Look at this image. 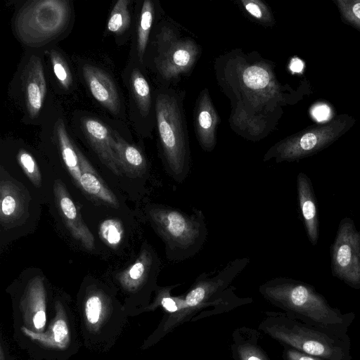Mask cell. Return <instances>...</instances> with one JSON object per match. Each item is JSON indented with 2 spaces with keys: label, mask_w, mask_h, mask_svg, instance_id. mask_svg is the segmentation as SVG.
Wrapping results in <instances>:
<instances>
[{
  "label": "cell",
  "mask_w": 360,
  "mask_h": 360,
  "mask_svg": "<svg viewBox=\"0 0 360 360\" xmlns=\"http://www.w3.org/2000/svg\"><path fill=\"white\" fill-rule=\"evenodd\" d=\"M214 69L218 86L230 101L231 129L253 142L268 136L288 98L274 63L255 51L236 49L218 56Z\"/></svg>",
  "instance_id": "cell-1"
},
{
  "label": "cell",
  "mask_w": 360,
  "mask_h": 360,
  "mask_svg": "<svg viewBox=\"0 0 360 360\" xmlns=\"http://www.w3.org/2000/svg\"><path fill=\"white\" fill-rule=\"evenodd\" d=\"M249 262L248 257L237 258L214 276L201 274L187 292L179 296L178 310L174 313L164 314L157 328L143 341L141 349H147L156 345L186 322L201 319L209 308L211 310L208 317L251 303V298L238 297L234 292L235 288L231 286Z\"/></svg>",
  "instance_id": "cell-2"
},
{
  "label": "cell",
  "mask_w": 360,
  "mask_h": 360,
  "mask_svg": "<svg viewBox=\"0 0 360 360\" xmlns=\"http://www.w3.org/2000/svg\"><path fill=\"white\" fill-rule=\"evenodd\" d=\"M76 310L82 344L89 350L101 353L115 345L129 316L113 292L96 283L82 288Z\"/></svg>",
  "instance_id": "cell-3"
},
{
  "label": "cell",
  "mask_w": 360,
  "mask_h": 360,
  "mask_svg": "<svg viewBox=\"0 0 360 360\" xmlns=\"http://www.w3.org/2000/svg\"><path fill=\"white\" fill-rule=\"evenodd\" d=\"M184 90L165 88L155 96V120L162 160L167 173L176 182L185 181L191 156L184 113Z\"/></svg>",
  "instance_id": "cell-4"
},
{
  "label": "cell",
  "mask_w": 360,
  "mask_h": 360,
  "mask_svg": "<svg viewBox=\"0 0 360 360\" xmlns=\"http://www.w3.org/2000/svg\"><path fill=\"white\" fill-rule=\"evenodd\" d=\"M259 292L272 305L307 323L330 330L341 328L345 323L340 311L331 307L312 285L303 281L276 277L260 285Z\"/></svg>",
  "instance_id": "cell-5"
},
{
  "label": "cell",
  "mask_w": 360,
  "mask_h": 360,
  "mask_svg": "<svg viewBox=\"0 0 360 360\" xmlns=\"http://www.w3.org/2000/svg\"><path fill=\"white\" fill-rule=\"evenodd\" d=\"M146 211L153 228L165 243L169 261L183 262L195 256L203 247L207 229L200 210L193 208L188 214L178 208L153 204Z\"/></svg>",
  "instance_id": "cell-6"
},
{
  "label": "cell",
  "mask_w": 360,
  "mask_h": 360,
  "mask_svg": "<svg viewBox=\"0 0 360 360\" xmlns=\"http://www.w3.org/2000/svg\"><path fill=\"white\" fill-rule=\"evenodd\" d=\"M258 329L288 348L325 360H348L342 342L286 312L265 311Z\"/></svg>",
  "instance_id": "cell-7"
},
{
  "label": "cell",
  "mask_w": 360,
  "mask_h": 360,
  "mask_svg": "<svg viewBox=\"0 0 360 360\" xmlns=\"http://www.w3.org/2000/svg\"><path fill=\"white\" fill-rule=\"evenodd\" d=\"M44 278L36 276L12 296L13 338L27 352L47 330L55 314V297H51Z\"/></svg>",
  "instance_id": "cell-8"
},
{
  "label": "cell",
  "mask_w": 360,
  "mask_h": 360,
  "mask_svg": "<svg viewBox=\"0 0 360 360\" xmlns=\"http://www.w3.org/2000/svg\"><path fill=\"white\" fill-rule=\"evenodd\" d=\"M70 16L68 1H29L19 9L15 18V32L24 44L41 46L58 37L67 29Z\"/></svg>",
  "instance_id": "cell-9"
},
{
  "label": "cell",
  "mask_w": 360,
  "mask_h": 360,
  "mask_svg": "<svg viewBox=\"0 0 360 360\" xmlns=\"http://www.w3.org/2000/svg\"><path fill=\"white\" fill-rule=\"evenodd\" d=\"M76 312L65 296L55 297V314L47 330L26 352L34 360H69L81 347Z\"/></svg>",
  "instance_id": "cell-10"
},
{
  "label": "cell",
  "mask_w": 360,
  "mask_h": 360,
  "mask_svg": "<svg viewBox=\"0 0 360 360\" xmlns=\"http://www.w3.org/2000/svg\"><path fill=\"white\" fill-rule=\"evenodd\" d=\"M354 123L347 115H340L327 123L302 130L273 145L264 155V162H292L311 156L330 146Z\"/></svg>",
  "instance_id": "cell-11"
},
{
  "label": "cell",
  "mask_w": 360,
  "mask_h": 360,
  "mask_svg": "<svg viewBox=\"0 0 360 360\" xmlns=\"http://www.w3.org/2000/svg\"><path fill=\"white\" fill-rule=\"evenodd\" d=\"M155 70L166 83H177L188 76L200 57V46L191 37L183 36L176 26L162 25L155 35Z\"/></svg>",
  "instance_id": "cell-12"
},
{
  "label": "cell",
  "mask_w": 360,
  "mask_h": 360,
  "mask_svg": "<svg viewBox=\"0 0 360 360\" xmlns=\"http://www.w3.org/2000/svg\"><path fill=\"white\" fill-rule=\"evenodd\" d=\"M160 264L155 251L146 244L136 261L117 275L120 287L127 295L124 306L129 316L147 312L152 292L158 286L156 278Z\"/></svg>",
  "instance_id": "cell-13"
},
{
  "label": "cell",
  "mask_w": 360,
  "mask_h": 360,
  "mask_svg": "<svg viewBox=\"0 0 360 360\" xmlns=\"http://www.w3.org/2000/svg\"><path fill=\"white\" fill-rule=\"evenodd\" d=\"M330 258L332 275L349 286L360 289V231L349 217L339 223L330 246Z\"/></svg>",
  "instance_id": "cell-14"
},
{
  "label": "cell",
  "mask_w": 360,
  "mask_h": 360,
  "mask_svg": "<svg viewBox=\"0 0 360 360\" xmlns=\"http://www.w3.org/2000/svg\"><path fill=\"white\" fill-rule=\"evenodd\" d=\"M30 197L27 191L13 181L1 176L0 181V222L13 228L26 219Z\"/></svg>",
  "instance_id": "cell-15"
},
{
  "label": "cell",
  "mask_w": 360,
  "mask_h": 360,
  "mask_svg": "<svg viewBox=\"0 0 360 360\" xmlns=\"http://www.w3.org/2000/svg\"><path fill=\"white\" fill-rule=\"evenodd\" d=\"M53 193L57 208L65 226L71 235L86 249L91 250L95 245L94 237L60 180H56L54 183Z\"/></svg>",
  "instance_id": "cell-16"
},
{
  "label": "cell",
  "mask_w": 360,
  "mask_h": 360,
  "mask_svg": "<svg viewBox=\"0 0 360 360\" xmlns=\"http://www.w3.org/2000/svg\"><path fill=\"white\" fill-rule=\"evenodd\" d=\"M219 120L209 91L205 88L200 91L193 110L195 136L200 146L205 151L211 152L216 146Z\"/></svg>",
  "instance_id": "cell-17"
},
{
  "label": "cell",
  "mask_w": 360,
  "mask_h": 360,
  "mask_svg": "<svg viewBox=\"0 0 360 360\" xmlns=\"http://www.w3.org/2000/svg\"><path fill=\"white\" fill-rule=\"evenodd\" d=\"M82 126L86 138L100 160L115 175L122 171L113 148V136L103 122L91 117L83 118Z\"/></svg>",
  "instance_id": "cell-18"
},
{
  "label": "cell",
  "mask_w": 360,
  "mask_h": 360,
  "mask_svg": "<svg viewBox=\"0 0 360 360\" xmlns=\"http://www.w3.org/2000/svg\"><path fill=\"white\" fill-rule=\"evenodd\" d=\"M22 85L27 111L31 118H34L41 109L46 94L43 65L38 56H32L25 65Z\"/></svg>",
  "instance_id": "cell-19"
},
{
  "label": "cell",
  "mask_w": 360,
  "mask_h": 360,
  "mask_svg": "<svg viewBox=\"0 0 360 360\" xmlns=\"http://www.w3.org/2000/svg\"><path fill=\"white\" fill-rule=\"evenodd\" d=\"M82 74L94 98L112 113H118L121 108L120 98L108 74L89 64L83 65Z\"/></svg>",
  "instance_id": "cell-20"
},
{
  "label": "cell",
  "mask_w": 360,
  "mask_h": 360,
  "mask_svg": "<svg viewBox=\"0 0 360 360\" xmlns=\"http://www.w3.org/2000/svg\"><path fill=\"white\" fill-rule=\"evenodd\" d=\"M297 191L300 210L308 239L316 245L319 236L316 199L310 178L300 172L297 176Z\"/></svg>",
  "instance_id": "cell-21"
},
{
  "label": "cell",
  "mask_w": 360,
  "mask_h": 360,
  "mask_svg": "<svg viewBox=\"0 0 360 360\" xmlns=\"http://www.w3.org/2000/svg\"><path fill=\"white\" fill-rule=\"evenodd\" d=\"M259 330L245 326L236 328L232 333L231 350L233 360H271L259 345Z\"/></svg>",
  "instance_id": "cell-22"
},
{
  "label": "cell",
  "mask_w": 360,
  "mask_h": 360,
  "mask_svg": "<svg viewBox=\"0 0 360 360\" xmlns=\"http://www.w3.org/2000/svg\"><path fill=\"white\" fill-rule=\"evenodd\" d=\"M113 148L122 172L131 177H141L147 170V161L143 153L128 143L116 131L112 130Z\"/></svg>",
  "instance_id": "cell-23"
},
{
  "label": "cell",
  "mask_w": 360,
  "mask_h": 360,
  "mask_svg": "<svg viewBox=\"0 0 360 360\" xmlns=\"http://www.w3.org/2000/svg\"><path fill=\"white\" fill-rule=\"evenodd\" d=\"M76 150L80 165L81 188L108 205L115 208L118 207L119 202L114 193L105 184L81 150L77 147H76Z\"/></svg>",
  "instance_id": "cell-24"
},
{
  "label": "cell",
  "mask_w": 360,
  "mask_h": 360,
  "mask_svg": "<svg viewBox=\"0 0 360 360\" xmlns=\"http://www.w3.org/2000/svg\"><path fill=\"white\" fill-rule=\"evenodd\" d=\"M54 134L63 162L77 186L81 188V171L76 146L72 143L62 119L56 122Z\"/></svg>",
  "instance_id": "cell-25"
},
{
  "label": "cell",
  "mask_w": 360,
  "mask_h": 360,
  "mask_svg": "<svg viewBox=\"0 0 360 360\" xmlns=\"http://www.w3.org/2000/svg\"><path fill=\"white\" fill-rule=\"evenodd\" d=\"M131 86L141 115L146 118L151 110L152 98L149 84L143 74L134 69L131 75Z\"/></svg>",
  "instance_id": "cell-26"
},
{
  "label": "cell",
  "mask_w": 360,
  "mask_h": 360,
  "mask_svg": "<svg viewBox=\"0 0 360 360\" xmlns=\"http://www.w3.org/2000/svg\"><path fill=\"white\" fill-rule=\"evenodd\" d=\"M154 18V3L150 0H145L142 4L137 30V52L141 63H143Z\"/></svg>",
  "instance_id": "cell-27"
},
{
  "label": "cell",
  "mask_w": 360,
  "mask_h": 360,
  "mask_svg": "<svg viewBox=\"0 0 360 360\" xmlns=\"http://www.w3.org/2000/svg\"><path fill=\"white\" fill-rule=\"evenodd\" d=\"M129 0H119L115 4L108 21V30L115 34H120L129 27L131 22L129 11Z\"/></svg>",
  "instance_id": "cell-28"
},
{
  "label": "cell",
  "mask_w": 360,
  "mask_h": 360,
  "mask_svg": "<svg viewBox=\"0 0 360 360\" xmlns=\"http://www.w3.org/2000/svg\"><path fill=\"white\" fill-rule=\"evenodd\" d=\"M240 4L244 10L258 22L265 26L271 27L275 20L269 8L260 0H240Z\"/></svg>",
  "instance_id": "cell-29"
},
{
  "label": "cell",
  "mask_w": 360,
  "mask_h": 360,
  "mask_svg": "<svg viewBox=\"0 0 360 360\" xmlns=\"http://www.w3.org/2000/svg\"><path fill=\"white\" fill-rule=\"evenodd\" d=\"M99 233L102 240L108 245L115 248L122 240L123 226L120 221L115 219H108L101 224Z\"/></svg>",
  "instance_id": "cell-30"
},
{
  "label": "cell",
  "mask_w": 360,
  "mask_h": 360,
  "mask_svg": "<svg viewBox=\"0 0 360 360\" xmlns=\"http://www.w3.org/2000/svg\"><path fill=\"white\" fill-rule=\"evenodd\" d=\"M50 59L58 81L65 89H69L72 84V77L66 61L60 53L55 50L50 52Z\"/></svg>",
  "instance_id": "cell-31"
},
{
  "label": "cell",
  "mask_w": 360,
  "mask_h": 360,
  "mask_svg": "<svg viewBox=\"0 0 360 360\" xmlns=\"http://www.w3.org/2000/svg\"><path fill=\"white\" fill-rule=\"evenodd\" d=\"M17 160L20 166L31 182L37 187L41 186V172L32 155L27 150L21 149L18 153Z\"/></svg>",
  "instance_id": "cell-32"
},
{
  "label": "cell",
  "mask_w": 360,
  "mask_h": 360,
  "mask_svg": "<svg viewBox=\"0 0 360 360\" xmlns=\"http://www.w3.org/2000/svg\"><path fill=\"white\" fill-rule=\"evenodd\" d=\"M342 16L352 25L360 29V0L338 1Z\"/></svg>",
  "instance_id": "cell-33"
},
{
  "label": "cell",
  "mask_w": 360,
  "mask_h": 360,
  "mask_svg": "<svg viewBox=\"0 0 360 360\" xmlns=\"http://www.w3.org/2000/svg\"><path fill=\"white\" fill-rule=\"evenodd\" d=\"M283 356L284 360H322L319 357L287 347H285Z\"/></svg>",
  "instance_id": "cell-34"
},
{
  "label": "cell",
  "mask_w": 360,
  "mask_h": 360,
  "mask_svg": "<svg viewBox=\"0 0 360 360\" xmlns=\"http://www.w3.org/2000/svg\"><path fill=\"white\" fill-rule=\"evenodd\" d=\"M312 114L318 121H323L330 116V109L327 105L319 104L314 107Z\"/></svg>",
  "instance_id": "cell-35"
},
{
  "label": "cell",
  "mask_w": 360,
  "mask_h": 360,
  "mask_svg": "<svg viewBox=\"0 0 360 360\" xmlns=\"http://www.w3.org/2000/svg\"><path fill=\"white\" fill-rule=\"evenodd\" d=\"M0 360H15L11 354L6 341L2 335L0 339Z\"/></svg>",
  "instance_id": "cell-36"
},
{
  "label": "cell",
  "mask_w": 360,
  "mask_h": 360,
  "mask_svg": "<svg viewBox=\"0 0 360 360\" xmlns=\"http://www.w3.org/2000/svg\"><path fill=\"white\" fill-rule=\"evenodd\" d=\"M304 67L303 63L298 58L292 60L290 65V68L293 72H300L302 70Z\"/></svg>",
  "instance_id": "cell-37"
},
{
  "label": "cell",
  "mask_w": 360,
  "mask_h": 360,
  "mask_svg": "<svg viewBox=\"0 0 360 360\" xmlns=\"http://www.w3.org/2000/svg\"><path fill=\"white\" fill-rule=\"evenodd\" d=\"M28 360H34V359H29Z\"/></svg>",
  "instance_id": "cell-38"
}]
</instances>
